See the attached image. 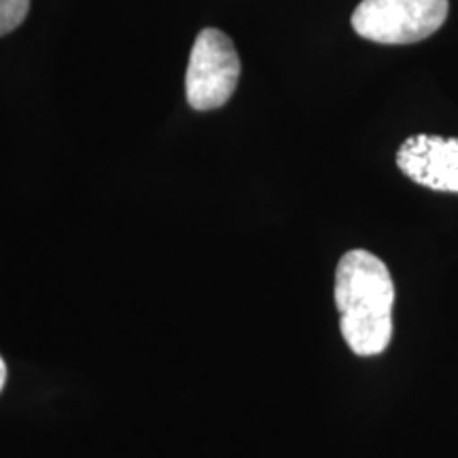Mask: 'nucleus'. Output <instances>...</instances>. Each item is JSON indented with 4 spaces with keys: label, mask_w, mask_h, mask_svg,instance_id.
<instances>
[{
    "label": "nucleus",
    "mask_w": 458,
    "mask_h": 458,
    "mask_svg": "<svg viewBox=\"0 0 458 458\" xmlns=\"http://www.w3.org/2000/svg\"><path fill=\"white\" fill-rule=\"evenodd\" d=\"M394 284L385 261L348 250L335 270V306L348 348L359 357L385 352L393 337Z\"/></svg>",
    "instance_id": "1"
},
{
    "label": "nucleus",
    "mask_w": 458,
    "mask_h": 458,
    "mask_svg": "<svg viewBox=\"0 0 458 458\" xmlns=\"http://www.w3.org/2000/svg\"><path fill=\"white\" fill-rule=\"evenodd\" d=\"M448 9V0H363L351 21L354 32L371 43L411 45L437 32Z\"/></svg>",
    "instance_id": "2"
},
{
    "label": "nucleus",
    "mask_w": 458,
    "mask_h": 458,
    "mask_svg": "<svg viewBox=\"0 0 458 458\" xmlns=\"http://www.w3.org/2000/svg\"><path fill=\"white\" fill-rule=\"evenodd\" d=\"M240 57L232 38L216 28H204L189 57L185 91L196 111H213L225 105L236 91Z\"/></svg>",
    "instance_id": "3"
},
{
    "label": "nucleus",
    "mask_w": 458,
    "mask_h": 458,
    "mask_svg": "<svg viewBox=\"0 0 458 458\" xmlns=\"http://www.w3.org/2000/svg\"><path fill=\"white\" fill-rule=\"evenodd\" d=\"M397 165L416 185L458 193V139L433 134L410 136L399 147Z\"/></svg>",
    "instance_id": "4"
},
{
    "label": "nucleus",
    "mask_w": 458,
    "mask_h": 458,
    "mask_svg": "<svg viewBox=\"0 0 458 458\" xmlns=\"http://www.w3.org/2000/svg\"><path fill=\"white\" fill-rule=\"evenodd\" d=\"M30 0H0V37L13 32L26 20Z\"/></svg>",
    "instance_id": "5"
},
{
    "label": "nucleus",
    "mask_w": 458,
    "mask_h": 458,
    "mask_svg": "<svg viewBox=\"0 0 458 458\" xmlns=\"http://www.w3.org/2000/svg\"><path fill=\"white\" fill-rule=\"evenodd\" d=\"M4 382H7V365H4L3 357H0V391L4 388Z\"/></svg>",
    "instance_id": "6"
}]
</instances>
